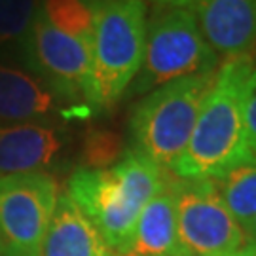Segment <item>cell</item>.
<instances>
[{"label": "cell", "mask_w": 256, "mask_h": 256, "mask_svg": "<svg viewBox=\"0 0 256 256\" xmlns=\"http://www.w3.org/2000/svg\"><path fill=\"white\" fill-rule=\"evenodd\" d=\"M19 59L42 78L57 101L90 106V46L55 28L38 10Z\"/></svg>", "instance_id": "obj_7"}, {"label": "cell", "mask_w": 256, "mask_h": 256, "mask_svg": "<svg viewBox=\"0 0 256 256\" xmlns=\"http://www.w3.org/2000/svg\"><path fill=\"white\" fill-rule=\"evenodd\" d=\"M167 174L152 160L131 148L112 167L78 169L68 178L64 194L116 254H128L138 216L164 188Z\"/></svg>", "instance_id": "obj_1"}, {"label": "cell", "mask_w": 256, "mask_h": 256, "mask_svg": "<svg viewBox=\"0 0 256 256\" xmlns=\"http://www.w3.org/2000/svg\"><path fill=\"white\" fill-rule=\"evenodd\" d=\"M128 256H178L176 190L171 173L167 174L164 188L140 212Z\"/></svg>", "instance_id": "obj_13"}, {"label": "cell", "mask_w": 256, "mask_h": 256, "mask_svg": "<svg viewBox=\"0 0 256 256\" xmlns=\"http://www.w3.org/2000/svg\"><path fill=\"white\" fill-rule=\"evenodd\" d=\"M174 190L178 256H224L247 247L245 230L222 203L212 180L174 176Z\"/></svg>", "instance_id": "obj_6"}, {"label": "cell", "mask_w": 256, "mask_h": 256, "mask_svg": "<svg viewBox=\"0 0 256 256\" xmlns=\"http://www.w3.org/2000/svg\"><path fill=\"white\" fill-rule=\"evenodd\" d=\"M118 256H128V254H118Z\"/></svg>", "instance_id": "obj_24"}, {"label": "cell", "mask_w": 256, "mask_h": 256, "mask_svg": "<svg viewBox=\"0 0 256 256\" xmlns=\"http://www.w3.org/2000/svg\"><path fill=\"white\" fill-rule=\"evenodd\" d=\"M63 148V131L48 120L0 124V176L46 171Z\"/></svg>", "instance_id": "obj_10"}, {"label": "cell", "mask_w": 256, "mask_h": 256, "mask_svg": "<svg viewBox=\"0 0 256 256\" xmlns=\"http://www.w3.org/2000/svg\"><path fill=\"white\" fill-rule=\"evenodd\" d=\"M40 12L55 28L92 46L93 0H42Z\"/></svg>", "instance_id": "obj_15"}, {"label": "cell", "mask_w": 256, "mask_h": 256, "mask_svg": "<svg viewBox=\"0 0 256 256\" xmlns=\"http://www.w3.org/2000/svg\"><path fill=\"white\" fill-rule=\"evenodd\" d=\"M224 256H250V243H248L247 247L239 248L236 252H230V254H224Z\"/></svg>", "instance_id": "obj_21"}, {"label": "cell", "mask_w": 256, "mask_h": 256, "mask_svg": "<svg viewBox=\"0 0 256 256\" xmlns=\"http://www.w3.org/2000/svg\"><path fill=\"white\" fill-rule=\"evenodd\" d=\"M40 256H118L66 194H59Z\"/></svg>", "instance_id": "obj_12"}, {"label": "cell", "mask_w": 256, "mask_h": 256, "mask_svg": "<svg viewBox=\"0 0 256 256\" xmlns=\"http://www.w3.org/2000/svg\"><path fill=\"white\" fill-rule=\"evenodd\" d=\"M90 108H110L128 93L144 57V0H93Z\"/></svg>", "instance_id": "obj_3"}, {"label": "cell", "mask_w": 256, "mask_h": 256, "mask_svg": "<svg viewBox=\"0 0 256 256\" xmlns=\"http://www.w3.org/2000/svg\"><path fill=\"white\" fill-rule=\"evenodd\" d=\"M250 256H256V243H250Z\"/></svg>", "instance_id": "obj_22"}, {"label": "cell", "mask_w": 256, "mask_h": 256, "mask_svg": "<svg viewBox=\"0 0 256 256\" xmlns=\"http://www.w3.org/2000/svg\"><path fill=\"white\" fill-rule=\"evenodd\" d=\"M57 102L32 70L0 59V124L46 120L57 110Z\"/></svg>", "instance_id": "obj_11"}, {"label": "cell", "mask_w": 256, "mask_h": 256, "mask_svg": "<svg viewBox=\"0 0 256 256\" xmlns=\"http://www.w3.org/2000/svg\"><path fill=\"white\" fill-rule=\"evenodd\" d=\"M214 76L216 70L186 76L148 92L129 118L133 150L144 154L165 173H171L190 140Z\"/></svg>", "instance_id": "obj_4"}, {"label": "cell", "mask_w": 256, "mask_h": 256, "mask_svg": "<svg viewBox=\"0 0 256 256\" xmlns=\"http://www.w3.org/2000/svg\"><path fill=\"white\" fill-rule=\"evenodd\" d=\"M59 200V184L46 171L0 176V236L6 256H40Z\"/></svg>", "instance_id": "obj_8"}, {"label": "cell", "mask_w": 256, "mask_h": 256, "mask_svg": "<svg viewBox=\"0 0 256 256\" xmlns=\"http://www.w3.org/2000/svg\"><path fill=\"white\" fill-rule=\"evenodd\" d=\"M200 28L224 61L252 55L256 46V0H200L194 6Z\"/></svg>", "instance_id": "obj_9"}, {"label": "cell", "mask_w": 256, "mask_h": 256, "mask_svg": "<svg viewBox=\"0 0 256 256\" xmlns=\"http://www.w3.org/2000/svg\"><path fill=\"white\" fill-rule=\"evenodd\" d=\"M158 6H173V8H190L192 10L200 0H152Z\"/></svg>", "instance_id": "obj_19"}, {"label": "cell", "mask_w": 256, "mask_h": 256, "mask_svg": "<svg viewBox=\"0 0 256 256\" xmlns=\"http://www.w3.org/2000/svg\"><path fill=\"white\" fill-rule=\"evenodd\" d=\"M250 57H252V64H254V70H256V46H254V50H252V55H250Z\"/></svg>", "instance_id": "obj_23"}, {"label": "cell", "mask_w": 256, "mask_h": 256, "mask_svg": "<svg viewBox=\"0 0 256 256\" xmlns=\"http://www.w3.org/2000/svg\"><path fill=\"white\" fill-rule=\"evenodd\" d=\"M247 239H248V243H256V218H254V222L250 224V228H248Z\"/></svg>", "instance_id": "obj_20"}, {"label": "cell", "mask_w": 256, "mask_h": 256, "mask_svg": "<svg viewBox=\"0 0 256 256\" xmlns=\"http://www.w3.org/2000/svg\"><path fill=\"white\" fill-rule=\"evenodd\" d=\"M252 70L248 55L222 61L171 174L184 180H212L250 158L243 97Z\"/></svg>", "instance_id": "obj_2"}, {"label": "cell", "mask_w": 256, "mask_h": 256, "mask_svg": "<svg viewBox=\"0 0 256 256\" xmlns=\"http://www.w3.org/2000/svg\"><path fill=\"white\" fill-rule=\"evenodd\" d=\"M122 142L116 135H112L108 131H95L86 140V162L93 167H102V165L112 164L120 156Z\"/></svg>", "instance_id": "obj_17"}, {"label": "cell", "mask_w": 256, "mask_h": 256, "mask_svg": "<svg viewBox=\"0 0 256 256\" xmlns=\"http://www.w3.org/2000/svg\"><path fill=\"white\" fill-rule=\"evenodd\" d=\"M212 184L226 209L247 234L256 218V160L248 158L234 165L218 178H212Z\"/></svg>", "instance_id": "obj_14"}, {"label": "cell", "mask_w": 256, "mask_h": 256, "mask_svg": "<svg viewBox=\"0 0 256 256\" xmlns=\"http://www.w3.org/2000/svg\"><path fill=\"white\" fill-rule=\"evenodd\" d=\"M218 66V55L207 44L194 10L156 6L146 19L142 64L128 92L142 95L178 78L214 72Z\"/></svg>", "instance_id": "obj_5"}, {"label": "cell", "mask_w": 256, "mask_h": 256, "mask_svg": "<svg viewBox=\"0 0 256 256\" xmlns=\"http://www.w3.org/2000/svg\"><path fill=\"white\" fill-rule=\"evenodd\" d=\"M42 0H0V54H21Z\"/></svg>", "instance_id": "obj_16"}, {"label": "cell", "mask_w": 256, "mask_h": 256, "mask_svg": "<svg viewBox=\"0 0 256 256\" xmlns=\"http://www.w3.org/2000/svg\"><path fill=\"white\" fill-rule=\"evenodd\" d=\"M4 256H6V254H4Z\"/></svg>", "instance_id": "obj_25"}, {"label": "cell", "mask_w": 256, "mask_h": 256, "mask_svg": "<svg viewBox=\"0 0 256 256\" xmlns=\"http://www.w3.org/2000/svg\"><path fill=\"white\" fill-rule=\"evenodd\" d=\"M243 118L247 129V144L250 158L256 160V70H252L243 97Z\"/></svg>", "instance_id": "obj_18"}]
</instances>
